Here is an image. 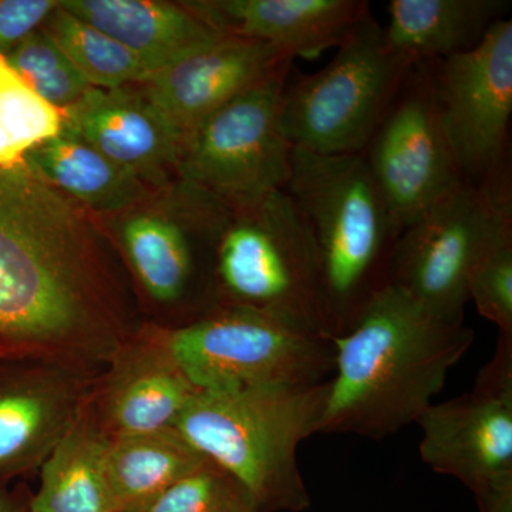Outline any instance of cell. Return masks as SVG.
Returning <instances> with one entry per match:
<instances>
[{"mask_svg": "<svg viewBox=\"0 0 512 512\" xmlns=\"http://www.w3.org/2000/svg\"><path fill=\"white\" fill-rule=\"evenodd\" d=\"M208 458L177 430L113 437L107 446L106 480L114 512H144Z\"/></svg>", "mask_w": 512, "mask_h": 512, "instance_id": "cell-20", "label": "cell"}, {"mask_svg": "<svg viewBox=\"0 0 512 512\" xmlns=\"http://www.w3.org/2000/svg\"><path fill=\"white\" fill-rule=\"evenodd\" d=\"M293 57L278 47L221 35L144 83V93L185 136L229 100L285 67Z\"/></svg>", "mask_w": 512, "mask_h": 512, "instance_id": "cell-15", "label": "cell"}, {"mask_svg": "<svg viewBox=\"0 0 512 512\" xmlns=\"http://www.w3.org/2000/svg\"><path fill=\"white\" fill-rule=\"evenodd\" d=\"M474 339L466 323L441 320L387 285L332 339L335 367L318 433L382 440L417 423Z\"/></svg>", "mask_w": 512, "mask_h": 512, "instance_id": "cell-2", "label": "cell"}, {"mask_svg": "<svg viewBox=\"0 0 512 512\" xmlns=\"http://www.w3.org/2000/svg\"><path fill=\"white\" fill-rule=\"evenodd\" d=\"M144 512H258V508L237 478L208 460Z\"/></svg>", "mask_w": 512, "mask_h": 512, "instance_id": "cell-26", "label": "cell"}, {"mask_svg": "<svg viewBox=\"0 0 512 512\" xmlns=\"http://www.w3.org/2000/svg\"><path fill=\"white\" fill-rule=\"evenodd\" d=\"M60 8L126 46L153 76L222 35L184 3L62 0Z\"/></svg>", "mask_w": 512, "mask_h": 512, "instance_id": "cell-18", "label": "cell"}, {"mask_svg": "<svg viewBox=\"0 0 512 512\" xmlns=\"http://www.w3.org/2000/svg\"><path fill=\"white\" fill-rule=\"evenodd\" d=\"M168 343L202 392L313 386L329 380L335 367L332 340L239 306H215L168 330Z\"/></svg>", "mask_w": 512, "mask_h": 512, "instance_id": "cell-8", "label": "cell"}, {"mask_svg": "<svg viewBox=\"0 0 512 512\" xmlns=\"http://www.w3.org/2000/svg\"><path fill=\"white\" fill-rule=\"evenodd\" d=\"M329 380L299 387L198 392L174 429L247 488L258 512H302L311 505L298 448L318 433Z\"/></svg>", "mask_w": 512, "mask_h": 512, "instance_id": "cell-4", "label": "cell"}, {"mask_svg": "<svg viewBox=\"0 0 512 512\" xmlns=\"http://www.w3.org/2000/svg\"><path fill=\"white\" fill-rule=\"evenodd\" d=\"M212 274L217 306L252 309L332 340L311 237L285 190L225 205Z\"/></svg>", "mask_w": 512, "mask_h": 512, "instance_id": "cell-5", "label": "cell"}, {"mask_svg": "<svg viewBox=\"0 0 512 512\" xmlns=\"http://www.w3.org/2000/svg\"><path fill=\"white\" fill-rule=\"evenodd\" d=\"M430 64L463 180L481 183L511 164L512 20L495 23L474 49Z\"/></svg>", "mask_w": 512, "mask_h": 512, "instance_id": "cell-12", "label": "cell"}, {"mask_svg": "<svg viewBox=\"0 0 512 512\" xmlns=\"http://www.w3.org/2000/svg\"><path fill=\"white\" fill-rule=\"evenodd\" d=\"M200 392L178 365L168 330L133 332L101 373L94 416L113 437L173 429Z\"/></svg>", "mask_w": 512, "mask_h": 512, "instance_id": "cell-14", "label": "cell"}, {"mask_svg": "<svg viewBox=\"0 0 512 512\" xmlns=\"http://www.w3.org/2000/svg\"><path fill=\"white\" fill-rule=\"evenodd\" d=\"M184 5L222 35L268 43L293 59L338 47L370 12L366 0H197Z\"/></svg>", "mask_w": 512, "mask_h": 512, "instance_id": "cell-17", "label": "cell"}, {"mask_svg": "<svg viewBox=\"0 0 512 512\" xmlns=\"http://www.w3.org/2000/svg\"><path fill=\"white\" fill-rule=\"evenodd\" d=\"M510 0H392L384 39L412 62H440L483 42Z\"/></svg>", "mask_w": 512, "mask_h": 512, "instance_id": "cell-19", "label": "cell"}, {"mask_svg": "<svg viewBox=\"0 0 512 512\" xmlns=\"http://www.w3.org/2000/svg\"><path fill=\"white\" fill-rule=\"evenodd\" d=\"M292 67L249 87L185 134L175 167L181 185L228 207L285 190L293 148L279 110Z\"/></svg>", "mask_w": 512, "mask_h": 512, "instance_id": "cell-9", "label": "cell"}, {"mask_svg": "<svg viewBox=\"0 0 512 512\" xmlns=\"http://www.w3.org/2000/svg\"><path fill=\"white\" fill-rule=\"evenodd\" d=\"M285 191L311 237L332 339L338 338L390 285L402 228L362 154L320 156L293 148Z\"/></svg>", "mask_w": 512, "mask_h": 512, "instance_id": "cell-3", "label": "cell"}, {"mask_svg": "<svg viewBox=\"0 0 512 512\" xmlns=\"http://www.w3.org/2000/svg\"><path fill=\"white\" fill-rule=\"evenodd\" d=\"M62 114L60 131L82 138L146 185L163 183L177 167L183 136L144 90L92 87Z\"/></svg>", "mask_w": 512, "mask_h": 512, "instance_id": "cell-16", "label": "cell"}, {"mask_svg": "<svg viewBox=\"0 0 512 512\" xmlns=\"http://www.w3.org/2000/svg\"><path fill=\"white\" fill-rule=\"evenodd\" d=\"M468 301L498 332L512 335V228L495 238L471 271Z\"/></svg>", "mask_w": 512, "mask_h": 512, "instance_id": "cell-27", "label": "cell"}, {"mask_svg": "<svg viewBox=\"0 0 512 512\" xmlns=\"http://www.w3.org/2000/svg\"><path fill=\"white\" fill-rule=\"evenodd\" d=\"M508 228L511 164L481 183L461 181L404 228L394 249L390 285L437 318L464 323L471 271Z\"/></svg>", "mask_w": 512, "mask_h": 512, "instance_id": "cell-7", "label": "cell"}, {"mask_svg": "<svg viewBox=\"0 0 512 512\" xmlns=\"http://www.w3.org/2000/svg\"><path fill=\"white\" fill-rule=\"evenodd\" d=\"M413 66L366 13L325 67L311 74L292 67L279 110L289 144L320 156L362 153Z\"/></svg>", "mask_w": 512, "mask_h": 512, "instance_id": "cell-6", "label": "cell"}, {"mask_svg": "<svg viewBox=\"0 0 512 512\" xmlns=\"http://www.w3.org/2000/svg\"><path fill=\"white\" fill-rule=\"evenodd\" d=\"M109 441L90 402L40 467L28 512H114L104 468Z\"/></svg>", "mask_w": 512, "mask_h": 512, "instance_id": "cell-22", "label": "cell"}, {"mask_svg": "<svg viewBox=\"0 0 512 512\" xmlns=\"http://www.w3.org/2000/svg\"><path fill=\"white\" fill-rule=\"evenodd\" d=\"M360 154L402 231L464 181L441 121L430 62L414 63Z\"/></svg>", "mask_w": 512, "mask_h": 512, "instance_id": "cell-11", "label": "cell"}, {"mask_svg": "<svg viewBox=\"0 0 512 512\" xmlns=\"http://www.w3.org/2000/svg\"><path fill=\"white\" fill-rule=\"evenodd\" d=\"M28 507L20 503L15 495L0 490V512H28Z\"/></svg>", "mask_w": 512, "mask_h": 512, "instance_id": "cell-29", "label": "cell"}, {"mask_svg": "<svg viewBox=\"0 0 512 512\" xmlns=\"http://www.w3.org/2000/svg\"><path fill=\"white\" fill-rule=\"evenodd\" d=\"M103 370L0 360V483L43 466L92 402Z\"/></svg>", "mask_w": 512, "mask_h": 512, "instance_id": "cell-13", "label": "cell"}, {"mask_svg": "<svg viewBox=\"0 0 512 512\" xmlns=\"http://www.w3.org/2000/svg\"><path fill=\"white\" fill-rule=\"evenodd\" d=\"M131 333L77 205L25 163L0 165V360L103 370Z\"/></svg>", "mask_w": 512, "mask_h": 512, "instance_id": "cell-1", "label": "cell"}, {"mask_svg": "<svg viewBox=\"0 0 512 512\" xmlns=\"http://www.w3.org/2000/svg\"><path fill=\"white\" fill-rule=\"evenodd\" d=\"M6 59L43 101L63 111L92 89L52 37L37 29L19 43Z\"/></svg>", "mask_w": 512, "mask_h": 512, "instance_id": "cell-25", "label": "cell"}, {"mask_svg": "<svg viewBox=\"0 0 512 512\" xmlns=\"http://www.w3.org/2000/svg\"><path fill=\"white\" fill-rule=\"evenodd\" d=\"M43 32L52 37L72 60L84 79L96 89H119L144 84L153 77L146 64L116 39L59 8L43 23Z\"/></svg>", "mask_w": 512, "mask_h": 512, "instance_id": "cell-23", "label": "cell"}, {"mask_svg": "<svg viewBox=\"0 0 512 512\" xmlns=\"http://www.w3.org/2000/svg\"><path fill=\"white\" fill-rule=\"evenodd\" d=\"M23 163L70 200L97 212L141 201L146 184L82 138L59 131L30 148Z\"/></svg>", "mask_w": 512, "mask_h": 512, "instance_id": "cell-21", "label": "cell"}, {"mask_svg": "<svg viewBox=\"0 0 512 512\" xmlns=\"http://www.w3.org/2000/svg\"><path fill=\"white\" fill-rule=\"evenodd\" d=\"M62 111L40 99L0 53V165L23 163L30 148L56 136Z\"/></svg>", "mask_w": 512, "mask_h": 512, "instance_id": "cell-24", "label": "cell"}, {"mask_svg": "<svg viewBox=\"0 0 512 512\" xmlns=\"http://www.w3.org/2000/svg\"><path fill=\"white\" fill-rule=\"evenodd\" d=\"M57 8L56 0H0V53L12 52L30 33L42 28Z\"/></svg>", "mask_w": 512, "mask_h": 512, "instance_id": "cell-28", "label": "cell"}, {"mask_svg": "<svg viewBox=\"0 0 512 512\" xmlns=\"http://www.w3.org/2000/svg\"><path fill=\"white\" fill-rule=\"evenodd\" d=\"M417 424L426 466L466 485L480 512H512V335L498 332L470 392L431 404Z\"/></svg>", "mask_w": 512, "mask_h": 512, "instance_id": "cell-10", "label": "cell"}]
</instances>
